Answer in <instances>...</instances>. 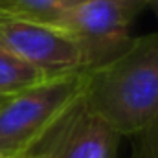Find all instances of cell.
<instances>
[{
  "label": "cell",
  "mask_w": 158,
  "mask_h": 158,
  "mask_svg": "<svg viewBox=\"0 0 158 158\" xmlns=\"http://www.w3.org/2000/svg\"><path fill=\"white\" fill-rule=\"evenodd\" d=\"M46 79L42 72L17 57L7 48L0 46V94L13 96L26 88H31Z\"/></svg>",
  "instance_id": "52a82bcc"
},
{
  "label": "cell",
  "mask_w": 158,
  "mask_h": 158,
  "mask_svg": "<svg viewBox=\"0 0 158 158\" xmlns=\"http://www.w3.org/2000/svg\"><path fill=\"white\" fill-rule=\"evenodd\" d=\"M85 72L46 79L0 107V158H22L81 99Z\"/></svg>",
  "instance_id": "7a4b0ae2"
},
{
  "label": "cell",
  "mask_w": 158,
  "mask_h": 158,
  "mask_svg": "<svg viewBox=\"0 0 158 158\" xmlns=\"http://www.w3.org/2000/svg\"><path fill=\"white\" fill-rule=\"evenodd\" d=\"M119 138L109 123L88 112L79 99L31 153L42 158H116Z\"/></svg>",
  "instance_id": "5b68a950"
},
{
  "label": "cell",
  "mask_w": 158,
  "mask_h": 158,
  "mask_svg": "<svg viewBox=\"0 0 158 158\" xmlns=\"http://www.w3.org/2000/svg\"><path fill=\"white\" fill-rule=\"evenodd\" d=\"M140 136H142L143 158H158V116L145 131L140 132Z\"/></svg>",
  "instance_id": "ba28073f"
},
{
  "label": "cell",
  "mask_w": 158,
  "mask_h": 158,
  "mask_svg": "<svg viewBox=\"0 0 158 158\" xmlns=\"http://www.w3.org/2000/svg\"><path fill=\"white\" fill-rule=\"evenodd\" d=\"M83 107L119 136H136L158 116V33L132 39L107 64L85 72Z\"/></svg>",
  "instance_id": "6da1fadb"
},
{
  "label": "cell",
  "mask_w": 158,
  "mask_h": 158,
  "mask_svg": "<svg viewBox=\"0 0 158 158\" xmlns=\"http://www.w3.org/2000/svg\"><path fill=\"white\" fill-rule=\"evenodd\" d=\"M140 6L123 0H83L59 26L66 28L81 52L83 72L96 70L129 48L132 19Z\"/></svg>",
  "instance_id": "3957f363"
},
{
  "label": "cell",
  "mask_w": 158,
  "mask_h": 158,
  "mask_svg": "<svg viewBox=\"0 0 158 158\" xmlns=\"http://www.w3.org/2000/svg\"><path fill=\"white\" fill-rule=\"evenodd\" d=\"M153 4H155V9H156V17H158V0H153Z\"/></svg>",
  "instance_id": "7c38bea8"
},
{
  "label": "cell",
  "mask_w": 158,
  "mask_h": 158,
  "mask_svg": "<svg viewBox=\"0 0 158 158\" xmlns=\"http://www.w3.org/2000/svg\"><path fill=\"white\" fill-rule=\"evenodd\" d=\"M0 46L13 52L46 77L83 72L77 42L59 24L0 19Z\"/></svg>",
  "instance_id": "277c9868"
},
{
  "label": "cell",
  "mask_w": 158,
  "mask_h": 158,
  "mask_svg": "<svg viewBox=\"0 0 158 158\" xmlns=\"http://www.w3.org/2000/svg\"><path fill=\"white\" fill-rule=\"evenodd\" d=\"M7 98H9V96H4V94H0V107H2V105H4V101H6V99H7Z\"/></svg>",
  "instance_id": "8fae6325"
},
{
  "label": "cell",
  "mask_w": 158,
  "mask_h": 158,
  "mask_svg": "<svg viewBox=\"0 0 158 158\" xmlns=\"http://www.w3.org/2000/svg\"><path fill=\"white\" fill-rule=\"evenodd\" d=\"M22 158H42L39 155V153H30V155H26V156H22Z\"/></svg>",
  "instance_id": "30bf717a"
},
{
  "label": "cell",
  "mask_w": 158,
  "mask_h": 158,
  "mask_svg": "<svg viewBox=\"0 0 158 158\" xmlns=\"http://www.w3.org/2000/svg\"><path fill=\"white\" fill-rule=\"evenodd\" d=\"M83 0H0V19L61 24Z\"/></svg>",
  "instance_id": "8992f818"
},
{
  "label": "cell",
  "mask_w": 158,
  "mask_h": 158,
  "mask_svg": "<svg viewBox=\"0 0 158 158\" xmlns=\"http://www.w3.org/2000/svg\"><path fill=\"white\" fill-rule=\"evenodd\" d=\"M123 2H129V4H134V6H140L142 9L149 4H153V0H123Z\"/></svg>",
  "instance_id": "9c48e42d"
}]
</instances>
